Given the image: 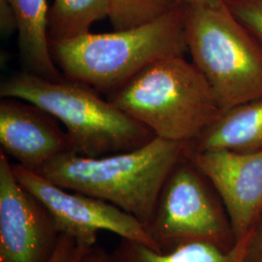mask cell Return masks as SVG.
Returning <instances> with one entry per match:
<instances>
[{"label": "cell", "mask_w": 262, "mask_h": 262, "mask_svg": "<svg viewBox=\"0 0 262 262\" xmlns=\"http://www.w3.org/2000/svg\"><path fill=\"white\" fill-rule=\"evenodd\" d=\"M60 232L46 206L17 178L0 152V262H48Z\"/></svg>", "instance_id": "obj_8"}, {"label": "cell", "mask_w": 262, "mask_h": 262, "mask_svg": "<svg viewBox=\"0 0 262 262\" xmlns=\"http://www.w3.org/2000/svg\"><path fill=\"white\" fill-rule=\"evenodd\" d=\"M247 245L248 235L236 240L230 249L193 242L157 252L144 244L121 238V242L109 253L108 262H246Z\"/></svg>", "instance_id": "obj_13"}, {"label": "cell", "mask_w": 262, "mask_h": 262, "mask_svg": "<svg viewBox=\"0 0 262 262\" xmlns=\"http://www.w3.org/2000/svg\"><path fill=\"white\" fill-rule=\"evenodd\" d=\"M108 96L155 136L187 144L223 113L206 78L184 56L150 63Z\"/></svg>", "instance_id": "obj_4"}, {"label": "cell", "mask_w": 262, "mask_h": 262, "mask_svg": "<svg viewBox=\"0 0 262 262\" xmlns=\"http://www.w3.org/2000/svg\"><path fill=\"white\" fill-rule=\"evenodd\" d=\"M228 8L262 46V0H225Z\"/></svg>", "instance_id": "obj_16"}, {"label": "cell", "mask_w": 262, "mask_h": 262, "mask_svg": "<svg viewBox=\"0 0 262 262\" xmlns=\"http://www.w3.org/2000/svg\"><path fill=\"white\" fill-rule=\"evenodd\" d=\"M108 255L109 253L95 245L86 253L82 262H108Z\"/></svg>", "instance_id": "obj_20"}, {"label": "cell", "mask_w": 262, "mask_h": 262, "mask_svg": "<svg viewBox=\"0 0 262 262\" xmlns=\"http://www.w3.org/2000/svg\"><path fill=\"white\" fill-rule=\"evenodd\" d=\"M0 29L6 36L17 31V19L10 0H0Z\"/></svg>", "instance_id": "obj_19"}, {"label": "cell", "mask_w": 262, "mask_h": 262, "mask_svg": "<svg viewBox=\"0 0 262 262\" xmlns=\"http://www.w3.org/2000/svg\"><path fill=\"white\" fill-rule=\"evenodd\" d=\"M92 248L70 235L60 233L56 250L48 262H82Z\"/></svg>", "instance_id": "obj_17"}, {"label": "cell", "mask_w": 262, "mask_h": 262, "mask_svg": "<svg viewBox=\"0 0 262 262\" xmlns=\"http://www.w3.org/2000/svg\"><path fill=\"white\" fill-rule=\"evenodd\" d=\"M109 0H54L48 14L50 43L91 32L94 23L108 18Z\"/></svg>", "instance_id": "obj_14"}, {"label": "cell", "mask_w": 262, "mask_h": 262, "mask_svg": "<svg viewBox=\"0 0 262 262\" xmlns=\"http://www.w3.org/2000/svg\"><path fill=\"white\" fill-rule=\"evenodd\" d=\"M191 159L221 197L235 241L246 237L262 215V149L193 151Z\"/></svg>", "instance_id": "obj_9"}, {"label": "cell", "mask_w": 262, "mask_h": 262, "mask_svg": "<svg viewBox=\"0 0 262 262\" xmlns=\"http://www.w3.org/2000/svg\"><path fill=\"white\" fill-rule=\"evenodd\" d=\"M179 4L187 6H196V5H207L213 6L225 3V0H175Z\"/></svg>", "instance_id": "obj_21"}, {"label": "cell", "mask_w": 262, "mask_h": 262, "mask_svg": "<svg viewBox=\"0 0 262 262\" xmlns=\"http://www.w3.org/2000/svg\"><path fill=\"white\" fill-rule=\"evenodd\" d=\"M19 183L46 206L58 231L94 247L97 233L110 231L121 238L144 244L161 252L148 229L133 215L101 199L58 187L34 171L13 164Z\"/></svg>", "instance_id": "obj_7"}, {"label": "cell", "mask_w": 262, "mask_h": 262, "mask_svg": "<svg viewBox=\"0 0 262 262\" xmlns=\"http://www.w3.org/2000/svg\"><path fill=\"white\" fill-rule=\"evenodd\" d=\"M51 51L64 78L109 95L150 63L184 55V5L137 28L53 42Z\"/></svg>", "instance_id": "obj_2"}, {"label": "cell", "mask_w": 262, "mask_h": 262, "mask_svg": "<svg viewBox=\"0 0 262 262\" xmlns=\"http://www.w3.org/2000/svg\"><path fill=\"white\" fill-rule=\"evenodd\" d=\"M114 30L137 28L164 16L179 4L175 0H109Z\"/></svg>", "instance_id": "obj_15"}, {"label": "cell", "mask_w": 262, "mask_h": 262, "mask_svg": "<svg viewBox=\"0 0 262 262\" xmlns=\"http://www.w3.org/2000/svg\"><path fill=\"white\" fill-rule=\"evenodd\" d=\"M183 159L161 190L148 232L161 252L193 242L227 249L228 226L209 180L192 159Z\"/></svg>", "instance_id": "obj_6"}, {"label": "cell", "mask_w": 262, "mask_h": 262, "mask_svg": "<svg viewBox=\"0 0 262 262\" xmlns=\"http://www.w3.org/2000/svg\"><path fill=\"white\" fill-rule=\"evenodd\" d=\"M246 262H262V215L248 234Z\"/></svg>", "instance_id": "obj_18"}, {"label": "cell", "mask_w": 262, "mask_h": 262, "mask_svg": "<svg viewBox=\"0 0 262 262\" xmlns=\"http://www.w3.org/2000/svg\"><path fill=\"white\" fill-rule=\"evenodd\" d=\"M187 145L156 136L138 149L99 158L68 151L36 173L58 187L119 207L148 229L161 190Z\"/></svg>", "instance_id": "obj_1"}, {"label": "cell", "mask_w": 262, "mask_h": 262, "mask_svg": "<svg viewBox=\"0 0 262 262\" xmlns=\"http://www.w3.org/2000/svg\"><path fill=\"white\" fill-rule=\"evenodd\" d=\"M194 142V151L261 150L262 97L224 111Z\"/></svg>", "instance_id": "obj_12"}, {"label": "cell", "mask_w": 262, "mask_h": 262, "mask_svg": "<svg viewBox=\"0 0 262 262\" xmlns=\"http://www.w3.org/2000/svg\"><path fill=\"white\" fill-rule=\"evenodd\" d=\"M0 96L28 101L53 116L64 126L73 151L88 158L135 150L156 137L93 88L64 77L21 72L1 83Z\"/></svg>", "instance_id": "obj_3"}, {"label": "cell", "mask_w": 262, "mask_h": 262, "mask_svg": "<svg viewBox=\"0 0 262 262\" xmlns=\"http://www.w3.org/2000/svg\"><path fill=\"white\" fill-rule=\"evenodd\" d=\"M58 121L36 105L4 97L0 102L2 151L23 167L38 172L51 160L73 151L72 143Z\"/></svg>", "instance_id": "obj_10"}, {"label": "cell", "mask_w": 262, "mask_h": 262, "mask_svg": "<svg viewBox=\"0 0 262 262\" xmlns=\"http://www.w3.org/2000/svg\"><path fill=\"white\" fill-rule=\"evenodd\" d=\"M17 19L19 55L28 72L50 80L63 78L48 35L47 0H10Z\"/></svg>", "instance_id": "obj_11"}, {"label": "cell", "mask_w": 262, "mask_h": 262, "mask_svg": "<svg viewBox=\"0 0 262 262\" xmlns=\"http://www.w3.org/2000/svg\"><path fill=\"white\" fill-rule=\"evenodd\" d=\"M185 37L192 62L224 111L262 97V46L226 2L184 5Z\"/></svg>", "instance_id": "obj_5"}]
</instances>
